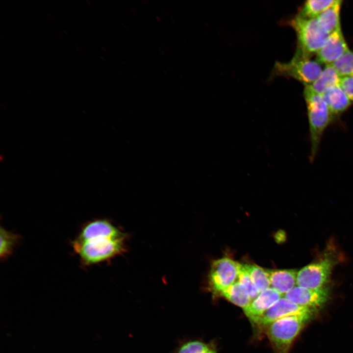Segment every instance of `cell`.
Here are the masks:
<instances>
[{
  "label": "cell",
  "mask_w": 353,
  "mask_h": 353,
  "mask_svg": "<svg viewBox=\"0 0 353 353\" xmlns=\"http://www.w3.org/2000/svg\"><path fill=\"white\" fill-rule=\"evenodd\" d=\"M303 96L309 126L310 161H312L318 153L324 132L333 117L322 96L314 92L308 85H304Z\"/></svg>",
  "instance_id": "1"
},
{
  "label": "cell",
  "mask_w": 353,
  "mask_h": 353,
  "mask_svg": "<svg viewBox=\"0 0 353 353\" xmlns=\"http://www.w3.org/2000/svg\"><path fill=\"white\" fill-rule=\"evenodd\" d=\"M71 244L84 266L107 260L123 250V237L99 236L86 240L75 239Z\"/></svg>",
  "instance_id": "2"
},
{
  "label": "cell",
  "mask_w": 353,
  "mask_h": 353,
  "mask_svg": "<svg viewBox=\"0 0 353 353\" xmlns=\"http://www.w3.org/2000/svg\"><path fill=\"white\" fill-rule=\"evenodd\" d=\"M316 313H305L284 317L272 323L265 333L274 353H289L295 339Z\"/></svg>",
  "instance_id": "3"
},
{
  "label": "cell",
  "mask_w": 353,
  "mask_h": 353,
  "mask_svg": "<svg viewBox=\"0 0 353 353\" xmlns=\"http://www.w3.org/2000/svg\"><path fill=\"white\" fill-rule=\"evenodd\" d=\"M322 70L317 61L311 60L310 56L297 50L290 61L275 63L273 75L293 78L304 85H309L317 78Z\"/></svg>",
  "instance_id": "4"
},
{
  "label": "cell",
  "mask_w": 353,
  "mask_h": 353,
  "mask_svg": "<svg viewBox=\"0 0 353 353\" xmlns=\"http://www.w3.org/2000/svg\"><path fill=\"white\" fill-rule=\"evenodd\" d=\"M289 24L296 34L297 50L309 56L317 53L329 35L321 28L316 19L304 18L298 14Z\"/></svg>",
  "instance_id": "5"
},
{
  "label": "cell",
  "mask_w": 353,
  "mask_h": 353,
  "mask_svg": "<svg viewBox=\"0 0 353 353\" xmlns=\"http://www.w3.org/2000/svg\"><path fill=\"white\" fill-rule=\"evenodd\" d=\"M240 263L228 257L214 260L209 275L211 290L219 294L221 291L237 281Z\"/></svg>",
  "instance_id": "6"
},
{
  "label": "cell",
  "mask_w": 353,
  "mask_h": 353,
  "mask_svg": "<svg viewBox=\"0 0 353 353\" xmlns=\"http://www.w3.org/2000/svg\"><path fill=\"white\" fill-rule=\"evenodd\" d=\"M333 263L330 259L325 258L306 265L297 273V285L313 289L325 287Z\"/></svg>",
  "instance_id": "7"
},
{
  "label": "cell",
  "mask_w": 353,
  "mask_h": 353,
  "mask_svg": "<svg viewBox=\"0 0 353 353\" xmlns=\"http://www.w3.org/2000/svg\"><path fill=\"white\" fill-rule=\"evenodd\" d=\"M317 309L302 306L290 301L285 297L281 298L264 314L254 328L261 334L275 321L284 317L305 313H316Z\"/></svg>",
  "instance_id": "8"
},
{
  "label": "cell",
  "mask_w": 353,
  "mask_h": 353,
  "mask_svg": "<svg viewBox=\"0 0 353 353\" xmlns=\"http://www.w3.org/2000/svg\"><path fill=\"white\" fill-rule=\"evenodd\" d=\"M284 297L299 305L318 309L327 302L329 290L326 287L313 289L296 286Z\"/></svg>",
  "instance_id": "9"
},
{
  "label": "cell",
  "mask_w": 353,
  "mask_h": 353,
  "mask_svg": "<svg viewBox=\"0 0 353 353\" xmlns=\"http://www.w3.org/2000/svg\"><path fill=\"white\" fill-rule=\"evenodd\" d=\"M349 50L341 28H338L328 36L325 44L317 52V61L326 65L331 64Z\"/></svg>",
  "instance_id": "10"
},
{
  "label": "cell",
  "mask_w": 353,
  "mask_h": 353,
  "mask_svg": "<svg viewBox=\"0 0 353 353\" xmlns=\"http://www.w3.org/2000/svg\"><path fill=\"white\" fill-rule=\"evenodd\" d=\"M276 290L269 288L260 293L243 311L255 328L264 314L281 297Z\"/></svg>",
  "instance_id": "11"
},
{
  "label": "cell",
  "mask_w": 353,
  "mask_h": 353,
  "mask_svg": "<svg viewBox=\"0 0 353 353\" xmlns=\"http://www.w3.org/2000/svg\"><path fill=\"white\" fill-rule=\"evenodd\" d=\"M99 236L121 237H123V235L122 233L107 220L97 219L84 224L75 239L78 240H86Z\"/></svg>",
  "instance_id": "12"
},
{
  "label": "cell",
  "mask_w": 353,
  "mask_h": 353,
  "mask_svg": "<svg viewBox=\"0 0 353 353\" xmlns=\"http://www.w3.org/2000/svg\"><path fill=\"white\" fill-rule=\"evenodd\" d=\"M271 288L281 295L285 294L297 284V272L295 270H267Z\"/></svg>",
  "instance_id": "13"
},
{
  "label": "cell",
  "mask_w": 353,
  "mask_h": 353,
  "mask_svg": "<svg viewBox=\"0 0 353 353\" xmlns=\"http://www.w3.org/2000/svg\"><path fill=\"white\" fill-rule=\"evenodd\" d=\"M321 96L333 117L345 112L352 103L340 85L329 89Z\"/></svg>",
  "instance_id": "14"
},
{
  "label": "cell",
  "mask_w": 353,
  "mask_h": 353,
  "mask_svg": "<svg viewBox=\"0 0 353 353\" xmlns=\"http://www.w3.org/2000/svg\"><path fill=\"white\" fill-rule=\"evenodd\" d=\"M342 2L340 0H335L333 4L316 18L321 28L328 35L341 28L340 11Z\"/></svg>",
  "instance_id": "15"
},
{
  "label": "cell",
  "mask_w": 353,
  "mask_h": 353,
  "mask_svg": "<svg viewBox=\"0 0 353 353\" xmlns=\"http://www.w3.org/2000/svg\"><path fill=\"white\" fill-rule=\"evenodd\" d=\"M341 77L331 64L326 65L317 78L308 85L314 92L321 95L339 85Z\"/></svg>",
  "instance_id": "16"
},
{
  "label": "cell",
  "mask_w": 353,
  "mask_h": 353,
  "mask_svg": "<svg viewBox=\"0 0 353 353\" xmlns=\"http://www.w3.org/2000/svg\"><path fill=\"white\" fill-rule=\"evenodd\" d=\"M218 294L243 309L252 301L246 290L238 281L223 290Z\"/></svg>",
  "instance_id": "17"
},
{
  "label": "cell",
  "mask_w": 353,
  "mask_h": 353,
  "mask_svg": "<svg viewBox=\"0 0 353 353\" xmlns=\"http://www.w3.org/2000/svg\"><path fill=\"white\" fill-rule=\"evenodd\" d=\"M335 0H308L305 1L298 13L309 19H316L334 3Z\"/></svg>",
  "instance_id": "18"
},
{
  "label": "cell",
  "mask_w": 353,
  "mask_h": 353,
  "mask_svg": "<svg viewBox=\"0 0 353 353\" xmlns=\"http://www.w3.org/2000/svg\"><path fill=\"white\" fill-rule=\"evenodd\" d=\"M0 257L1 260L7 259L13 253L19 243L20 236L0 227Z\"/></svg>",
  "instance_id": "19"
},
{
  "label": "cell",
  "mask_w": 353,
  "mask_h": 353,
  "mask_svg": "<svg viewBox=\"0 0 353 353\" xmlns=\"http://www.w3.org/2000/svg\"><path fill=\"white\" fill-rule=\"evenodd\" d=\"M244 265L260 293L271 287L267 270L255 264Z\"/></svg>",
  "instance_id": "20"
},
{
  "label": "cell",
  "mask_w": 353,
  "mask_h": 353,
  "mask_svg": "<svg viewBox=\"0 0 353 353\" xmlns=\"http://www.w3.org/2000/svg\"><path fill=\"white\" fill-rule=\"evenodd\" d=\"M331 65L341 77H353V51L349 49Z\"/></svg>",
  "instance_id": "21"
},
{
  "label": "cell",
  "mask_w": 353,
  "mask_h": 353,
  "mask_svg": "<svg viewBox=\"0 0 353 353\" xmlns=\"http://www.w3.org/2000/svg\"><path fill=\"white\" fill-rule=\"evenodd\" d=\"M237 281L246 290L252 301L260 294L244 264H241Z\"/></svg>",
  "instance_id": "22"
},
{
  "label": "cell",
  "mask_w": 353,
  "mask_h": 353,
  "mask_svg": "<svg viewBox=\"0 0 353 353\" xmlns=\"http://www.w3.org/2000/svg\"><path fill=\"white\" fill-rule=\"evenodd\" d=\"M211 345L200 340H190L181 344L175 353H202Z\"/></svg>",
  "instance_id": "23"
},
{
  "label": "cell",
  "mask_w": 353,
  "mask_h": 353,
  "mask_svg": "<svg viewBox=\"0 0 353 353\" xmlns=\"http://www.w3.org/2000/svg\"><path fill=\"white\" fill-rule=\"evenodd\" d=\"M339 85L351 101L353 102V77H341Z\"/></svg>",
  "instance_id": "24"
},
{
  "label": "cell",
  "mask_w": 353,
  "mask_h": 353,
  "mask_svg": "<svg viewBox=\"0 0 353 353\" xmlns=\"http://www.w3.org/2000/svg\"><path fill=\"white\" fill-rule=\"evenodd\" d=\"M202 353H217L216 350L210 345V347L205 351Z\"/></svg>",
  "instance_id": "25"
}]
</instances>
